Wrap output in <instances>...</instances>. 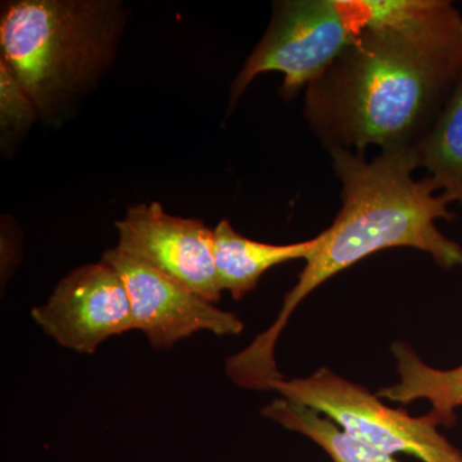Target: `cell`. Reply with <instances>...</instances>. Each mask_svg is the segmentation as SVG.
Listing matches in <instances>:
<instances>
[{
    "label": "cell",
    "instance_id": "1",
    "mask_svg": "<svg viewBox=\"0 0 462 462\" xmlns=\"http://www.w3.org/2000/svg\"><path fill=\"white\" fill-rule=\"evenodd\" d=\"M462 74V14L447 0H393L306 88L305 118L328 151H416Z\"/></svg>",
    "mask_w": 462,
    "mask_h": 462
},
{
    "label": "cell",
    "instance_id": "2",
    "mask_svg": "<svg viewBox=\"0 0 462 462\" xmlns=\"http://www.w3.org/2000/svg\"><path fill=\"white\" fill-rule=\"evenodd\" d=\"M342 184V208L336 220L315 238L296 287L288 291L272 327L239 354L230 366L243 382L263 387L279 379L275 346L298 305L331 276L385 248L412 247L430 254L443 269L462 264V248L446 238L436 220L451 221L445 197L436 194L430 178L413 179L420 169L416 151L380 152L372 161L365 153L330 151Z\"/></svg>",
    "mask_w": 462,
    "mask_h": 462
},
{
    "label": "cell",
    "instance_id": "3",
    "mask_svg": "<svg viewBox=\"0 0 462 462\" xmlns=\"http://www.w3.org/2000/svg\"><path fill=\"white\" fill-rule=\"evenodd\" d=\"M126 8L117 0H16L3 5L0 60L44 123H62L116 57Z\"/></svg>",
    "mask_w": 462,
    "mask_h": 462
},
{
    "label": "cell",
    "instance_id": "4",
    "mask_svg": "<svg viewBox=\"0 0 462 462\" xmlns=\"http://www.w3.org/2000/svg\"><path fill=\"white\" fill-rule=\"evenodd\" d=\"M393 5V0H282L263 39L230 88L229 111L263 72L284 75L282 97L306 89L358 36Z\"/></svg>",
    "mask_w": 462,
    "mask_h": 462
},
{
    "label": "cell",
    "instance_id": "5",
    "mask_svg": "<svg viewBox=\"0 0 462 462\" xmlns=\"http://www.w3.org/2000/svg\"><path fill=\"white\" fill-rule=\"evenodd\" d=\"M272 391L324 413L349 437L389 455L415 456L422 462H462L460 449L438 431L434 415L412 418L391 409L367 389L322 367L309 378L281 379Z\"/></svg>",
    "mask_w": 462,
    "mask_h": 462
},
{
    "label": "cell",
    "instance_id": "6",
    "mask_svg": "<svg viewBox=\"0 0 462 462\" xmlns=\"http://www.w3.org/2000/svg\"><path fill=\"white\" fill-rule=\"evenodd\" d=\"M32 318L63 348L93 355L112 337L134 328L132 303L120 273L112 264H83L58 282Z\"/></svg>",
    "mask_w": 462,
    "mask_h": 462
},
{
    "label": "cell",
    "instance_id": "7",
    "mask_svg": "<svg viewBox=\"0 0 462 462\" xmlns=\"http://www.w3.org/2000/svg\"><path fill=\"white\" fill-rule=\"evenodd\" d=\"M118 251L153 267L209 302L220 300L214 230L202 220L166 214L158 202L130 207L116 223Z\"/></svg>",
    "mask_w": 462,
    "mask_h": 462
},
{
    "label": "cell",
    "instance_id": "8",
    "mask_svg": "<svg viewBox=\"0 0 462 462\" xmlns=\"http://www.w3.org/2000/svg\"><path fill=\"white\" fill-rule=\"evenodd\" d=\"M102 260L120 273L132 303L134 328L144 333L153 348H171L203 330L218 337L239 336L245 330V324L233 312L218 309L117 248L106 251Z\"/></svg>",
    "mask_w": 462,
    "mask_h": 462
},
{
    "label": "cell",
    "instance_id": "9",
    "mask_svg": "<svg viewBox=\"0 0 462 462\" xmlns=\"http://www.w3.org/2000/svg\"><path fill=\"white\" fill-rule=\"evenodd\" d=\"M315 238L293 245H273L240 236L227 220L214 229L216 276L221 291L242 300L254 291L267 270L291 260H306Z\"/></svg>",
    "mask_w": 462,
    "mask_h": 462
},
{
    "label": "cell",
    "instance_id": "10",
    "mask_svg": "<svg viewBox=\"0 0 462 462\" xmlns=\"http://www.w3.org/2000/svg\"><path fill=\"white\" fill-rule=\"evenodd\" d=\"M392 349L396 356L401 382L380 389L378 397L400 403L428 400L433 407L430 413L439 425H455V409L462 407V366L451 370L434 369L409 345L396 343Z\"/></svg>",
    "mask_w": 462,
    "mask_h": 462
},
{
    "label": "cell",
    "instance_id": "11",
    "mask_svg": "<svg viewBox=\"0 0 462 462\" xmlns=\"http://www.w3.org/2000/svg\"><path fill=\"white\" fill-rule=\"evenodd\" d=\"M416 156L447 202L462 206V74Z\"/></svg>",
    "mask_w": 462,
    "mask_h": 462
},
{
    "label": "cell",
    "instance_id": "12",
    "mask_svg": "<svg viewBox=\"0 0 462 462\" xmlns=\"http://www.w3.org/2000/svg\"><path fill=\"white\" fill-rule=\"evenodd\" d=\"M263 415L278 422L285 430L297 431L320 446L333 462H400L387 452L349 437L321 413L291 402L287 398H276L263 410Z\"/></svg>",
    "mask_w": 462,
    "mask_h": 462
},
{
    "label": "cell",
    "instance_id": "13",
    "mask_svg": "<svg viewBox=\"0 0 462 462\" xmlns=\"http://www.w3.org/2000/svg\"><path fill=\"white\" fill-rule=\"evenodd\" d=\"M39 118L38 109L18 83L7 63L0 60V142L12 151Z\"/></svg>",
    "mask_w": 462,
    "mask_h": 462
}]
</instances>
